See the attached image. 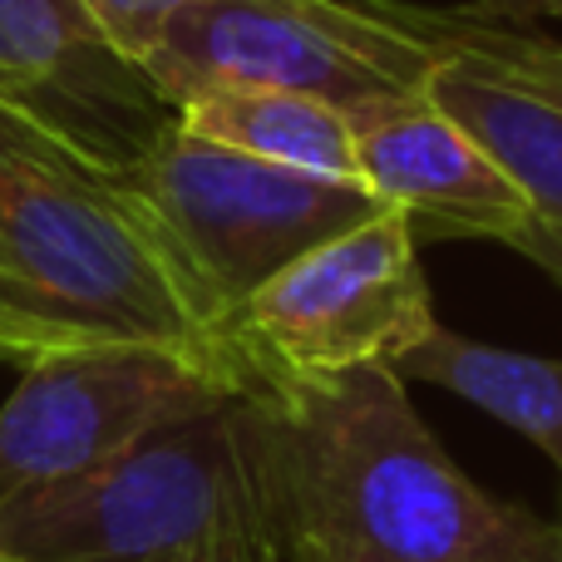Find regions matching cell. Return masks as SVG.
I'll use <instances>...</instances> for the list:
<instances>
[{"instance_id": "6da1fadb", "label": "cell", "mask_w": 562, "mask_h": 562, "mask_svg": "<svg viewBox=\"0 0 562 562\" xmlns=\"http://www.w3.org/2000/svg\"><path fill=\"white\" fill-rule=\"evenodd\" d=\"M281 562H543L553 518L484 494L395 366L257 395Z\"/></svg>"}, {"instance_id": "7a4b0ae2", "label": "cell", "mask_w": 562, "mask_h": 562, "mask_svg": "<svg viewBox=\"0 0 562 562\" xmlns=\"http://www.w3.org/2000/svg\"><path fill=\"white\" fill-rule=\"evenodd\" d=\"M0 252L59 316L89 336L183 350L233 380L217 316L128 178L89 164L5 104Z\"/></svg>"}, {"instance_id": "3957f363", "label": "cell", "mask_w": 562, "mask_h": 562, "mask_svg": "<svg viewBox=\"0 0 562 562\" xmlns=\"http://www.w3.org/2000/svg\"><path fill=\"white\" fill-rule=\"evenodd\" d=\"M233 538L272 543L257 395H223L89 474L0 504V553L15 562H173Z\"/></svg>"}, {"instance_id": "277c9868", "label": "cell", "mask_w": 562, "mask_h": 562, "mask_svg": "<svg viewBox=\"0 0 562 562\" xmlns=\"http://www.w3.org/2000/svg\"><path fill=\"white\" fill-rule=\"evenodd\" d=\"M435 326L415 227L380 207L227 311L223 356L243 395H281L366 366H400Z\"/></svg>"}, {"instance_id": "5b68a950", "label": "cell", "mask_w": 562, "mask_h": 562, "mask_svg": "<svg viewBox=\"0 0 562 562\" xmlns=\"http://www.w3.org/2000/svg\"><path fill=\"white\" fill-rule=\"evenodd\" d=\"M144 69L173 114L207 89H286L360 114L425 94L439 49L360 0H188Z\"/></svg>"}, {"instance_id": "8992f818", "label": "cell", "mask_w": 562, "mask_h": 562, "mask_svg": "<svg viewBox=\"0 0 562 562\" xmlns=\"http://www.w3.org/2000/svg\"><path fill=\"white\" fill-rule=\"evenodd\" d=\"M124 178L198 281L207 311L217 316V336L227 311L243 306L281 267L380 213L366 183L262 164L237 148L207 144L183 124L168 128L154 154Z\"/></svg>"}, {"instance_id": "52a82bcc", "label": "cell", "mask_w": 562, "mask_h": 562, "mask_svg": "<svg viewBox=\"0 0 562 562\" xmlns=\"http://www.w3.org/2000/svg\"><path fill=\"white\" fill-rule=\"evenodd\" d=\"M223 395H237L223 370L148 340L55 350L25 366L0 405V504L89 474Z\"/></svg>"}, {"instance_id": "ba28073f", "label": "cell", "mask_w": 562, "mask_h": 562, "mask_svg": "<svg viewBox=\"0 0 562 562\" xmlns=\"http://www.w3.org/2000/svg\"><path fill=\"white\" fill-rule=\"evenodd\" d=\"M0 104L109 173L144 164L178 124L85 0H0Z\"/></svg>"}, {"instance_id": "9c48e42d", "label": "cell", "mask_w": 562, "mask_h": 562, "mask_svg": "<svg viewBox=\"0 0 562 562\" xmlns=\"http://www.w3.org/2000/svg\"><path fill=\"white\" fill-rule=\"evenodd\" d=\"M356 168L380 207H395L415 237H474L533 257L543 247L524 188L494 164L464 124L429 94L390 99L350 114Z\"/></svg>"}, {"instance_id": "30bf717a", "label": "cell", "mask_w": 562, "mask_h": 562, "mask_svg": "<svg viewBox=\"0 0 562 562\" xmlns=\"http://www.w3.org/2000/svg\"><path fill=\"white\" fill-rule=\"evenodd\" d=\"M425 94L454 124H464L494 154V164L524 188L543 243L562 237V104L459 49H439V69L429 75Z\"/></svg>"}, {"instance_id": "8fae6325", "label": "cell", "mask_w": 562, "mask_h": 562, "mask_svg": "<svg viewBox=\"0 0 562 562\" xmlns=\"http://www.w3.org/2000/svg\"><path fill=\"white\" fill-rule=\"evenodd\" d=\"M178 124L207 144L237 148L247 158L281 168H301L316 178L360 183L356 128L336 104L286 89H207L178 104Z\"/></svg>"}, {"instance_id": "7c38bea8", "label": "cell", "mask_w": 562, "mask_h": 562, "mask_svg": "<svg viewBox=\"0 0 562 562\" xmlns=\"http://www.w3.org/2000/svg\"><path fill=\"white\" fill-rule=\"evenodd\" d=\"M395 370L400 380H425V385H439L484 415L504 419L528 445L543 449L562 474V360L504 350L435 326Z\"/></svg>"}, {"instance_id": "4fadbf2b", "label": "cell", "mask_w": 562, "mask_h": 562, "mask_svg": "<svg viewBox=\"0 0 562 562\" xmlns=\"http://www.w3.org/2000/svg\"><path fill=\"white\" fill-rule=\"evenodd\" d=\"M366 10H375L380 20H390L395 30L425 40L435 49H459L474 55L484 65H494L498 75L528 85L533 94L562 104V40L548 35L538 25H514V20H488L474 15L469 5H415V0H360Z\"/></svg>"}, {"instance_id": "5bb4252c", "label": "cell", "mask_w": 562, "mask_h": 562, "mask_svg": "<svg viewBox=\"0 0 562 562\" xmlns=\"http://www.w3.org/2000/svg\"><path fill=\"white\" fill-rule=\"evenodd\" d=\"M99 340L89 330H79L75 321H65L15 267L0 252V360H20V366H35V360L55 356V350L85 346Z\"/></svg>"}, {"instance_id": "9a60e30c", "label": "cell", "mask_w": 562, "mask_h": 562, "mask_svg": "<svg viewBox=\"0 0 562 562\" xmlns=\"http://www.w3.org/2000/svg\"><path fill=\"white\" fill-rule=\"evenodd\" d=\"M99 15V25L119 40V49H128L134 59L148 55V45L158 40V30L188 5V0H85Z\"/></svg>"}, {"instance_id": "2e32d148", "label": "cell", "mask_w": 562, "mask_h": 562, "mask_svg": "<svg viewBox=\"0 0 562 562\" xmlns=\"http://www.w3.org/2000/svg\"><path fill=\"white\" fill-rule=\"evenodd\" d=\"M474 15L514 20V25H538V20H562V0H474Z\"/></svg>"}, {"instance_id": "e0dca14e", "label": "cell", "mask_w": 562, "mask_h": 562, "mask_svg": "<svg viewBox=\"0 0 562 562\" xmlns=\"http://www.w3.org/2000/svg\"><path fill=\"white\" fill-rule=\"evenodd\" d=\"M173 562H281V553L262 538H233V543H213L198 548V553H183Z\"/></svg>"}, {"instance_id": "ac0fdd59", "label": "cell", "mask_w": 562, "mask_h": 562, "mask_svg": "<svg viewBox=\"0 0 562 562\" xmlns=\"http://www.w3.org/2000/svg\"><path fill=\"white\" fill-rule=\"evenodd\" d=\"M533 262L543 267V272H553V277L562 281V237H553V243H543V252H538Z\"/></svg>"}, {"instance_id": "d6986e66", "label": "cell", "mask_w": 562, "mask_h": 562, "mask_svg": "<svg viewBox=\"0 0 562 562\" xmlns=\"http://www.w3.org/2000/svg\"><path fill=\"white\" fill-rule=\"evenodd\" d=\"M543 562H562V518H553V543H548Z\"/></svg>"}, {"instance_id": "ffe728a7", "label": "cell", "mask_w": 562, "mask_h": 562, "mask_svg": "<svg viewBox=\"0 0 562 562\" xmlns=\"http://www.w3.org/2000/svg\"><path fill=\"white\" fill-rule=\"evenodd\" d=\"M0 562H15V558H10V553H0Z\"/></svg>"}]
</instances>
